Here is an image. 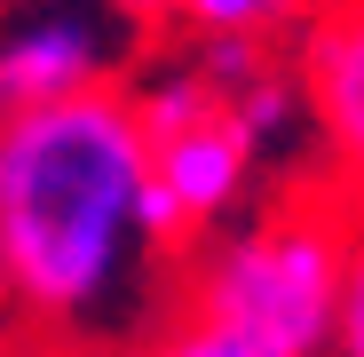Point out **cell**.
Returning a JSON list of instances; mask_svg holds the SVG:
<instances>
[{
  "label": "cell",
  "instance_id": "cell-5",
  "mask_svg": "<svg viewBox=\"0 0 364 357\" xmlns=\"http://www.w3.org/2000/svg\"><path fill=\"white\" fill-rule=\"evenodd\" d=\"M293 64H301V80H309L333 175L348 183V199H364V0L317 16V32L301 40Z\"/></svg>",
  "mask_w": 364,
  "mask_h": 357
},
{
  "label": "cell",
  "instance_id": "cell-6",
  "mask_svg": "<svg viewBox=\"0 0 364 357\" xmlns=\"http://www.w3.org/2000/svg\"><path fill=\"white\" fill-rule=\"evenodd\" d=\"M301 16H309V0H191L182 9V32L198 40H254L269 48L277 32H293Z\"/></svg>",
  "mask_w": 364,
  "mask_h": 357
},
{
  "label": "cell",
  "instance_id": "cell-2",
  "mask_svg": "<svg viewBox=\"0 0 364 357\" xmlns=\"http://www.w3.org/2000/svg\"><path fill=\"white\" fill-rule=\"evenodd\" d=\"M348 230H356V199L277 191L191 247L182 310L277 357H325L341 326V286H348Z\"/></svg>",
  "mask_w": 364,
  "mask_h": 357
},
{
  "label": "cell",
  "instance_id": "cell-1",
  "mask_svg": "<svg viewBox=\"0 0 364 357\" xmlns=\"http://www.w3.org/2000/svg\"><path fill=\"white\" fill-rule=\"evenodd\" d=\"M174 247L151 135L119 88L0 111V294L16 326L64 349L135 341L166 294Z\"/></svg>",
  "mask_w": 364,
  "mask_h": 357
},
{
  "label": "cell",
  "instance_id": "cell-3",
  "mask_svg": "<svg viewBox=\"0 0 364 357\" xmlns=\"http://www.w3.org/2000/svg\"><path fill=\"white\" fill-rule=\"evenodd\" d=\"M135 64L143 24L119 0H0V111L111 95Z\"/></svg>",
  "mask_w": 364,
  "mask_h": 357
},
{
  "label": "cell",
  "instance_id": "cell-8",
  "mask_svg": "<svg viewBox=\"0 0 364 357\" xmlns=\"http://www.w3.org/2000/svg\"><path fill=\"white\" fill-rule=\"evenodd\" d=\"M325 357H364V199H356V230H348V286H341V326Z\"/></svg>",
  "mask_w": 364,
  "mask_h": 357
},
{
  "label": "cell",
  "instance_id": "cell-7",
  "mask_svg": "<svg viewBox=\"0 0 364 357\" xmlns=\"http://www.w3.org/2000/svg\"><path fill=\"white\" fill-rule=\"evenodd\" d=\"M143 357H277V349H262V341H246V333H230V326H214V318H191V310H182Z\"/></svg>",
  "mask_w": 364,
  "mask_h": 357
},
{
  "label": "cell",
  "instance_id": "cell-9",
  "mask_svg": "<svg viewBox=\"0 0 364 357\" xmlns=\"http://www.w3.org/2000/svg\"><path fill=\"white\" fill-rule=\"evenodd\" d=\"M119 9H127L143 32H166V24H182V9H191V0H119Z\"/></svg>",
  "mask_w": 364,
  "mask_h": 357
},
{
  "label": "cell",
  "instance_id": "cell-10",
  "mask_svg": "<svg viewBox=\"0 0 364 357\" xmlns=\"http://www.w3.org/2000/svg\"><path fill=\"white\" fill-rule=\"evenodd\" d=\"M0 318H9V294H0Z\"/></svg>",
  "mask_w": 364,
  "mask_h": 357
},
{
  "label": "cell",
  "instance_id": "cell-4",
  "mask_svg": "<svg viewBox=\"0 0 364 357\" xmlns=\"http://www.w3.org/2000/svg\"><path fill=\"white\" fill-rule=\"evenodd\" d=\"M151 183H159V214L166 230L182 238V247H198L206 230L254 214L269 199L262 183V159L246 151V135H237V119H198V128L182 135H159L151 143Z\"/></svg>",
  "mask_w": 364,
  "mask_h": 357
}]
</instances>
